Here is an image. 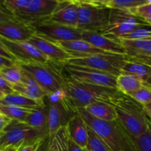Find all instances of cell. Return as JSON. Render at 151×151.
Returning a JSON list of instances; mask_svg holds the SVG:
<instances>
[{
  "instance_id": "obj_1",
  "label": "cell",
  "mask_w": 151,
  "mask_h": 151,
  "mask_svg": "<svg viewBox=\"0 0 151 151\" xmlns=\"http://www.w3.org/2000/svg\"><path fill=\"white\" fill-rule=\"evenodd\" d=\"M77 113L111 151H136L134 137L127 132L118 119L114 122L101 120L90 115L84 109H79Z\"/></svg>"
},
{
  "instance_id": "obj_2",
  "label": "cell",
  "mask_w": 151,
  "mask_h": 151,
  "mask_svg": "<svg viewBox=\"0 0 151 151\" xmlns=\"http://www.w3.org/2000/svg\"><path fill=\"white\" fill-rule=\"evenodd\" d=\"M110 104L114 107L121 125L132 137L137 138L150 128L143 106L131 97L118 91Z\"/></svg>"
},
{
  "instance_id": "obj_3",
  "label": "cell",
  "mask_w": 151,
  "mask_h": 151,
  "mask_svg": "<svg viewBox=\"0 0 151 151\" xmlns=\"http://www.w3.org/2000/svg\"><path fill=\"white\" fill-rule=\"evenodd\" d=\"M64 88L67 94L68 105L75 114L95 102L110 103L118 92L117 89L82 83L71 78H65Z\"/></svg>"
},
{
  "instance_id": "obj_4",
  "label": "cell",
  "mask_w": 151,
  "mask_h": 151,
  "mask_svg": "<svg viewBox=\"0 0 151 151\" xmlns=\"http://www.w3.org/2000/svg\"><path fill=\"white\" fill-rule=\"evenodd\" d=\"M78 7V28L82 31L103 33L109 27L111 9L104 0H76Z\"/></svg>"
},
{
  "instance_id": "obj_5",
  "label": "cell",
  "mask_w": 151,
  "mask_h": 151,
  "mask_svg": "<svg viewBox=\"0 0 151 151\" xmlns=\"http://www.w3.org/2000/svg\"><path fill=\"white\" fill-rule=\"evenodd\" d=\"M17 62L24 73L33 78L49 94L64 88L65 78L59 65L52 62Z\"/></svg>"
},
{
  "instance_id": "obj_6",
  "label": "cell",
  "mask_w": 151,
  "mask_h": 151,
  "mask_svg": "<svg viewBox=\"0 0 151 151\" xmlns=\"http://www.w3.org/2000/svg\"><path fill=\"white\" fill-rule=\"evenodd\" d=\"M48 134L32 128L24 122L12 120L2 131L0 137V150L7 147H19L45 139Z\"/></svg>"
},
{
  "instance_id": "obj_7",
  "label": "cell",
  "mask_w": 151,
  "mask_h": 151,
  "mask_svg": "<svg viewBox=\"0 0 151 151\" xmlns=\"http://www.w3.org/2000/svg\"><path fill=\"white\" fill-rule=\"evenodd\" d=\"M127 58V55H80L72 57L66 63L89 68L117 77L121 74V69Z\"/></svg>"
},
{
  "instance_id": "obj_8",
  "label": "cell",
  "mask_w": 151,
  "mask_h": 151,
  "mask_svg": "<svg viewBox=\"0 0 151 151\" xmlns=\"http://www.w3.org/2000/svg\"><path fill=\"white\" fill-rule=\"evenodd\" d=\"M150 26L130 11L111 9L108 29L103 32V35L118 40L132 32L141 27Z\"/></svg>"
},
{
  "instance_id": "obj_9",
  "label": "cell",
  "mask_w": 151,
  "mask_h": 151,
  "mask_svg": "<svg viewBox=\"0 0 151 151\" xmlns=\"http://www.w3.org/2000/svg\"><path fill=\"white\" fill-rule=\"evenodd\" d=\"M69 78L77 82L116 89V77L83 66L66 63L63 66Z\"/></svg>"
},
{
  "instance_id": "obj_10",
  "label": "cell",
  "mask_w": 151,
  "mask_h": 151,
  "mask_svg": "<svg viewBox=\"0 0 151 151\" xmlns=\"http://www.w3.org/2000/svg\"><path fill=\"white\" fill-rule=\"evenodd\" d=\"M32 26L35 33L56 43L82 39L83 31L78 28L64 26L48 21Z\"/></svg>"
},
{
  "instance_id": "obj_11",
  "label": "cell",
  "mask_w": 151,
  "mask_h": 151,
  "mask_svg": "<svg viewBox=\"0 0 151 151\" xmlns=\"http://www.w3.org/2000/svg\"><path fill=\"white\" fill-rule=\"evenodd\" d=\"M58 2V0H31L27 7L13 17L30 25L41 23L50 19Z\"/></svg>"
},
{
  "instance_id": "obj_12",
  "label": "cell",
  "mask_w": 151,
  "mask_h": 151,
  "mask_svg": "<svg viewBox=\"0 0 151 151\" xmlns=\"http://www.w3.org/2000/svg\"><path fill=\"white\" fill-rule=\"evenodd\" d=\"M0 41L18 62H41L48 63L50 60L35 46L29 41H14L0 36Z\"/></svg>"
},
{
  "instance_id": "obj_13",
  "label": "cell",
  "mask_w": 151,
  "mask_h": 151,
  "mask_svg": "<svg viewBox=\"0 0 151 151\" xmlns=\"http://www.w3.org/2000/svg\"><path fill=\"white\" fill-rule=\"evenodd\" d=\"M28 41L55 64L63 66L72 58V56L58 43L47 39L37 33L34 34Z\"/></svg>"
},
{
  "instance_id": "obj_14",
  "label": "cell",
  "mask_w": 151,
  "mask_h": 151,
  "mask_svg": "<svg viewBox=\"0 0 151 151\" xmlns=\"http://www.w3.org/2000/svg\"><path fill=\"white\" fill-rule=\"evenodd\" d=\"M48 22L78 28V7L76 0H58Z\"/></svg>"
},
{
  "instance_id": "obj_15",
  "label": "cell",
  "mask_w": 151,
  "mask_h": 151,
  "mask_svg": "<svg viewBox=\"0 0 151 151\" xmlns=\"http://www.w3.org/2000/svg\"><path fill=\"white\" fill-rule=\"evenodd\" d=\"M35 33L33 27L13 19L0 23V36L14 41H28Z\"/></svg>"
},
{
  "instance_id": "obj_16",
  "label": "cell",
  "mask_w": 151,
  "mask_h": 151,
  "mask_svg": "<svg viewBox=\"0 0 151 151\" xmlns=\"http://www.w3.org/2000/svg\"><path fill=\"white\" fill-rule=\"evenodd\" d=\"M70 111H72L70 109L63 103H49V140L54 139L58 131L61 128L66 126L71 118V116H69Z\"/></svg>"
},
{
  "instance_id": "obj_17",
  "label": "cell",
  "mask_w": 151,
  "mask_h": 151,
  "mask_svg": "<svg viewBox=\"0 0 151 151\" xmlns=\"http://www.w3.org/2000/svg\"><path fill=\"white\" fill-rule=\"evenodd\" d=\"M82 39L92 44L106 52L117 55H126L125 50L119 40L109 38L101 33L83 31Z\"/></svg>"
},
{
  "instance_id": "obj_18",
  "label": "cell",
  "mask_w": 151,
  "mask_h": 151,
  "mask_svg": "<svg viewBox=\"0 0 151 151\" xmlns=\"http://www.w3.org/2000/svg\"><path fill=\"white\" fill-rule=\"evenodd\" d=\"M69 138L83 149L88 147V126L81 115H73L66 125Z\"/></svg>"
},
{
  "instance_id": "obj_19",
  "label": "cell",
  "mask_w": 151,
  "mask_h": 151,
  "mask_svg": "<svg viewBox=\"0 0 151 151\" xmlns=\"http://www.w3.org/2000/svg\"><path fill=\"white\" fill-rule=\"evenodd\" d=\"M23 73V78L21 83L13 86L15 92L32 100L44 101V98L49 95V93L46 91L33 78L24 72Z\"/></svg>"
},
{
  "instance_id": "obj_20",
  "label": "cell",
  "mask_w": 151,
  "mask_h": 151,
  "mask_svg": "<svg viewBox=\"0 0 151 151\" xmlns=\"http://www.w3.org/2000/svg\"><path fill=\"white\" fill-rule=\"evenodd\" d=\"M58 44L63 50H66L72 56V58L75 55H80L111 54V53L106 52L103 50H99L83 39L63 41V42H58Z\"/></svg>"
},
{
  "instance_id": "obj_21",
  "label": "cell",
  "mask_w": 151,
  "mask_h": 151,
  "mask_svg": "<svg viewBox=\"0 0 151 151\" xmlns=\"http://www.w3.org/2000/svg\"><path fill=\"white\" fill-rule=\"evenodd\" d=\"M121 73L135 75L146 83L151 78V66L135 58L128 56L121 69Z\"/></svg>"
},
{
  "instance_id": "obj_22",
  "label": "cell",
  "mask_w": 151,
  "mask_h": 151,
  "mask_svg": "<svg viewBox=\"0 0 151 151\" xmlns=\"http://www.w3.org/2000/svg\"><path fill=\"white\" fill-rule=\"evenodd\" d=\"M130 57H151V40L118 39Z\"/></svg>"
},
{
  "instance_id": "obj_23",
  "label": "cell",
  "mask_w": 151,
  "mask_h": 151,
  "mask_svg": "<svg viewBox=\"0 0 151 151\" xmlns=\"http://www.w3.org/2000/svg\"><path fill=\"white\" fill-rule=\"evenodd\" d=\"M86 111L94 117L101 120L114 122L118 119L114 107L105 102H95L84 108Z\"/></svg>"
},
{
  "instance_id": "obj_24",
  "label": "cell",
  "mask_w": 151,
  "mask_h": 151,
  "mask_svg": "<svg viewBox=\"0 0 151 151\" xmlns=\"http://www.w3.org/2000/svg\"><path fill=\"white\" fill-rule=\"evenodd\" d=\"M145 83L139 78L131 74L121 73L116 77V89L128 96L141 88Z\"/></svg>"
},
{
  "instance_id": "obj_25",
  "label": "cell",
  "mask_w": 151,
  "mask_h": 151,
  "mask_svg": "<svg viewBox=\"0 0 151 151\" xmlns=\"http://www.w3.org/2000/svg\"><path fill=\"white\" fill-rule=\"evenodd\" d=\"M48 106L44 103L42 106L32 109L28 116L27 117L26 122L27 125L35 129L48 134Z\"/></svg>"
},
{
  "instance_id": "obj_26",
  "label": "cell",
  "mask_w": 151,
  "mask_h": 151,
  "mask_svg": "<svg viewBox=\"0 0 151 151\" xmlns=\"http://www.w3.org/2000/svg\"><path fill=\"white\" fill-rule=\"evenodd\" d=\"M44 101H38L28 98L19 93L14 92L13 94L5 95L0 100V105L3 106H16L26 109H35L44 104Z\"/></svg>"
},
{
  "instance_id": "obj_27",
  "label": "cell",
  "mask_w": 151,
  "mask_h": 151,
  "mask_svg": "<svg viewBox=\"0 0 151 151\" xmlns=\"http://www.w3.org/2000/svg\"><path fill=\"white\" fill-rule=\"evenodd\" d=\"M0 75L12 86L16 85L23 78V71L16 62L11 66H7L0 69Z\"/></svg>"
},
{
  "instance_id": "obj_28",
  "label": "cell",
  "mask_w": 151,
  "mask_h": 151,
  "mask_svg": "<svg viewBox=\"0 0 151 151\" xmlns=\"http://www.w3.org/2000/svg\"><path fill=\"white\" fill-rule=\"evenodd\" d=\"M147 0H104L105 6L110 9L131 11L142 4H145Z\"/></svg>"
},
{
  "instance_id": "obj_29",
  "label": "cell",
  "mask_w": 151,
  "mask_h": 151,
  "mask_svg": "<svg viewBox=\"0 0 151 151\" xmlns=\"http://www.w3.org/2000/svg\"><path fill=\"white\" fill-rule=\"evenodd\" d=\"M0 111L12 120L25 122L27 117L32 110L16 107V106L0 105Z\"/></svg>"
},
{
  "instance_id": "obj_30",
  "label": "cell",
  "mask_w": 151,
  "mask_h": 151,
  "mask_svg": "<svg viewBox=\"0 0 151 151\" xmlns=\"http://www.w3.org/2000/svg\"><path fill=\"white\" fill-rule=\"evenodd\" d=\"M142 106L151 103V86L146 83L141 88L129 96Z\"/></svg>"
},
{
  "instance_id": "obj_31",
  "label": "cell",
  "mask_w": 151,
  "mask_h": 151,
  "mask_svg": "<svg viewBox=\"0 0 151 151\" xmlns=\"http://www.w3.org/2000/svg\"><path fill=\"white\" fill-rule=\"evenodd\" d=\"M88 145L87 148L89 151H111L104 142L95 134L88 127Z\"/></svg>"
},
{
  "instance_id": "obj_32",
  "label": "cell",
  "mask_w": 151,
  "mask_h": 151,
  "mask_svg": "<svg viewBox=\"0 0 151 151\" xmlns=\"http://www.w3.org/2000/svg\"><path fill=\"white\" fill-rule=\"evenodd\" d=\"M136 151H151V128L137 138H134Z\"/></svg>"
},
{
  "instance_id": "obj_33",
  "label": "cell",
  "mask_w": 151,
  "mask_h": 151,
  "mask_svg": "<svg viewBox=\"0 0 151 151\" xmlns=\"http://www.w3.org/2000/svg\"><path fill=\"white\" fill-rule=\"evenodd\" d=\"M150 26H145L139 27L132 32L121 38L129 40H151V29L148 28Z\"/></svg>"
},
{
  "instance_id": "obj_34",
  "label": "cell",
  "mask_w": 151,
  "mask_h": 151,
  "mask_svg": "<svg viewBox=\"0 0 151 151\" xmlns=\"http://www.w3.org/2000/svg\"><path fill=\"white\" fill-rule=\"evenodd\" d=\"M55 138L57 142L59 151H69V136H68L66 126L61 128L58 131Z\"/></svg>"
},
{
  "instance_id": "obj_35",
  "label": "cell",
  "mask_w": 151,
  "mask_h": 151,
  "mask_svg": "<svg viewBox=\"0 0 151 151\" xmlns=\"http://www.w3.org/2000/svg\"><path fill=\"white\" fill-rule=\"evenodd\" d=\"M130 12L137 17L142 19L143 21L151 19V1L147 0V2L136 8L132 9Z\"/></svg>"
},
{
  "instance_id": "obj_36",
  "label": "cell",
  "mask_w": 151,
  "mask_h": 151,
  "mask_svg": "<svg viewBox=\"0 0 151 151\" xmlns=\"http://www.w3.org/2000/svg\"><path fill=\"white\" fill-rule=\"evenodd\" d=\"M0 91L2 92L4 95L13 94L15 92L13 88V86L6 81L1 75H0Z\"/></svg>"
},
{
  "instance_id": "obj_37",
  "label": "cell",
  "mask_w": 151,
  "mask_h": 151,
  "mask_svg": "<svg viewBox=\"0 0 151 151\" xmlns=\"http://www.w3.org/2000/svg\"><path fill=\"white\" fill-rule=\"evenodd\" d=\"M45 139H40L38 141L32 143V144L27 145H25L21 149L20 151H38L39 150L40 147L42 145V143L44 142V141Z\"/></svg>"
},
{
  "instance_id": "obj_38",
  "label": "cell",
  "mask_w": 151,
  "mask_h": 151,
  "mask_svg": "<svg viewBox=\"0 0 151 151\" xmlns=\"http://www.w3.org/2000/svg\"><path fill=\"white\" fill-rule=\"evenodd\" d=\"M0 55L2 56V57L6 58L7 59H10V60H15L16 61V60L15 59V58L13 57V55L9 52V50H7V47L4 46V44L0 41Z\"/></svg>"
},
{
  "instance_id": "obj_39",
  "label": "cell",
  "mask_w": 151,
  "mask_h": 151,
  "mask_svg": "<svg viewBox=\"0 0 151 151\" xmlns=\"http://www.w3.org/2000/svg\"><path fill=\"white\" fill-rule=\"evenodd\" d=\"M12 119L7 117L6 115H4L2 112L0 111V131H4V128L10 123Z\"/></svg>"
},
{
  "instance_id": "obj_40",
  "label": "cell",
  "mask_w": 151,
  "mask_h": 151,
  "mask_svg": "<svg viewBox=\"0 0 151 151\" xmlns=\"http://www.w3.org/2000/svg\"><path fill=\"white\" fill-rule=\"evenodd\" d=\"M13 19H15V18L0 5V23L7 22V21L11 20Z\"/></svg>"
},
{
  "instance_id": "obj_41",
  "label": "cell",
  "mask_w": 151,
  "mask_h": 151,
  "mask_svg": "<svg viewBox=\"0 0 151 151\" xmlns=\"http://www.w3.org/2000/svg\"><path fill=\"white\" fill-rule=\"evenodd\" d=\"M16 63V61H15V60H10V59H7L6 58H4L0 55V69L7 67V66H11L14 65Z\"/></svg>"
},
{
  "instance_id": "obj_42",
  "label": "cell",
  "mask_w": 151,
  "mask_h": 151,
  "mask_svg": "<svg viewBox=\"0 0 151 151\" xmlns=\"http://www.w3.org/2000/svg\"><path fill=\"white\" fill-rule=\"evenodd\" d=\"M47 151H59L58 147L57 142H56L55 138L52 139V140H49L48 148Z\"/></svg>"
},
{
  "instance_id": "obj_43",
  "label": "cell",
  "mask_w": 151,
  "mask_h": 151,
  "mask_svg": "<svg viewBox=\"0 0 151 151\" xmlns=\"http://www.w3.org/2000/svg\"><path fill=\"white\" fill-rule=\"evenodd\" d=\"M134 58H135L138 59V60H141V61L144 62V63H147V64L151 66V57H143V56H139V57H134ZM146 83L151 86V78H149V80Z\"/></svg>"
},
{
  "instance_id": "obj_44",
  "label": "cell",
  "mask_w": 151,
  "mask_h": 151,
  "mask_svg": "<svg viewBox=\"0 0 151 151\" xmlns=\"http://www.w3.org/2000/svg\"><path fill=\"white\" fill-rule=\"evenodd\" d=\"M69 151H84V149L81 148L80 146H78V145L75 144L73 141L70 139L69 138Z\"/></svg>"
},
{
  "instance_id": "obj_45",
  "label": "cell",
  "mask_w": 151,
  "mask_h": 151,
  "mask_svg": "<svg viewBox=\"0 0 151 151\" xmlns=\"http://www.w3.org/2000/svg\"><path fill=\"white\" fill-rule=\"evenodd\" d=\"M143 109H144L145 113L147 115V118L151 119V103L143 106Z\"/></svg>"
},
{
  "instance_id": "obj_46",
  "label": "cell",
  "mask_w": 151,
  "mask_h": 151,
  "mask_svg": "<svg viewBox=\"0 0 151 151\" xmlns=\"http://www.w3.org/2000/svg\"><path fill=\"white\" fill-rule=\"evenodd\" d=\"M21 149H22V147H12V146H10V147H5V148L2 149V150H1L0 151H20Z\"/></svg>"
},
{
  "instance_id": "obj_47",
  "label": "cell",
  "mask_w": 151,
  "mask_h": 151,
  "mask_svg": "<svg viewBox=\"0 0 151 151\" xmlns=\"http://www.w3.org/2000/svg\"><path fill=\"white\" fill-rule=\"evenodd\" d=\"M144 22H145L146 23H147V24H148L149 25H150V26H151V19H145V20H144Z\"/></svg>"
},
{
  "instance_id": "obj_48",
  "label": "cell",
  "mask_w": 151,
  "mask_h": 151,
  "mask_svg": "<svg viewBox=\"0 0 151 151\" xmlns=\"http://www.w3.org/2000/svg\"><path fill=\"white\" fill-rule=\"evenodd\" d=\"M4 96H5V95H4V94H3L2 92H1V91H0V100H1V99H2L3 97H4Z\"/></svg>"
},
{
  "instance_id": "obj_49",
  "label": "cell",
  "mask_w": 151,
  "mask_h": 151,
  "mask_svg": "<svg viewBox=\"0 0 151 151\" xmlns=\"http://www.w3.org/2000/svg\"><path fill=\"white\" fill-rule=\"evenodd\" d=\"M148 123H149V125H150V128H151V119H148Z\"/></svg>"
},
{
  "instance_id": "obj_50",
  "label": "cell",
  "mask_w": 151,
  "mask_h": 151,
  "mask_svg": "<svg viewBox=\"0 0 151 151\" xmlns=\"http://www.w3.org/2000/svg\"><path fill=\"white\" fill-rule=\"evenodd\" d=\"M84 151H89V150L88 148H85L84 149Z\"/></svg>"
},
{
  "instance_id": "obj_51",
  "label": "cell",
  "mask_w": 151,
  "mask_h": 151,
  "mask_svg": "<svg viewBox=\"0 0 151 151\" xmlns=\"http://www.w3.org/2000/svg\"><path fill=\"white\" fill-rule=\"evenodd\" d=\"M1 134H2V131H0V137H1Z\"/></svg>"
},
{
  "instance_id": "obj_52",
  "label": "cell",
  "mask_w": 151,
  "mask_h": 151,
  "mask_svg": "<svg viewBox=\"0 0 151 151\" xmlns=\"http://www.w3.org/2000/svg\"></svg>"
},
{
  "instance_id": "obj_53",
  "label": "cell",
  "mask_w": 151,
  "mask_h": 151,
  "mask_svg": "<svg viewBox=\"0 0 151 151\" xmlns=\"http://www.w3.org/2000/svg\"></svg>"
}]
</instances>
